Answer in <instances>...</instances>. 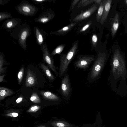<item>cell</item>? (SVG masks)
<instances>
[{
  "label": "cell",
  "mask_w": 127,
  "mask_h": 127,
  "mask_svg": "<svg viewBox=\"0 0 127 127\" xmlns=\"http://www.w3.org/2000/svg\"><path fill=\"white\" fill-rule=\"evenodd\" d=\"M91 21L89 22L84 26L80 30V32H82L86 31L91 25Z\"/></svg>",
  "instance_id": "f546056e"
},
{
  "label": "cell",
  "mask_w": 127,
  "mask_h": 127,
  "mask_svg": "<svg viewBox=\"0 0 127 127\" xmlns=\"http://www.w3.org/2000/svg\"><path fill=\"white\" fill-rule=\"evenodd\" d=\"M38 65L48 79L53 82L56 77L51 72L49 67L41 63H39Z\"/></svg>",
  "instance_id": "e0dca14e"
},
{
  "label": "cell",
  "mask_w": 127,
  "mask_h": 127,
  "mask_svg": "<svg viewBox=\"0 0 127 127\" xmlns=\"http://www.w3.org/2000/svg\"><path fill=\"white\" fill-rule=\"evenodd\" d=\"M112 63V73L114 77H125L126 70L125 61L118 49L114 52Z\"/></svg>",
  "instance_id": "3957f363"
},
{
  "label": "cell",
  "mask_w": 127,
  "mask_h": 127,
  "mask_svg": "<svg viewBox=\"0 0 127 127\" xmlns=\"http://www.w3.org/2000/svg\"><path fill=\"white\" fill-rule=\"evenodd\" d=\"M10 0H0V5H3L8 3Z\"/></svg>",
  "instance_id": "836d02e7"
},
{
  "label": "cell",
  "mask_w": 127,
  "mask_h": 127,
  "mask_svg": "<svg viewBox=\"0 0 127 127\" xmlns=\"http://www.w3.org/2000/svg\"><path fill=\"white\" fill-rule=\"evenodd\" d=\"M35 4H42L46 1H51L52 0H31Z\"/></svg>",
  "instance_id": "1f68e13d"
},
{
  "label": "cell",
  "mask_w": 127,
  "mask_h": 127,
  "mask_svg": "<svg viewBox=\"0 0 127 127\" xmlns=\"http://www.w3.org/2000/svg\"><path fill=\"white\" fill-rule=\"evenodd\" d=\"M34 32L37 43L41 46L44 43L45 39L48 34L43 30L36 27L34 28Z\"/></svg>",
  "instance_id": "7c38bea8"
},
{
  "label": "cell",
  "mask_w": 127,
  "mask_h": 127,
  "mask_svg": "<svg viewBox=\"0 0 127 127\" xmlns=\"http://www.w3.org/2000/svg\"><path fill=\"white\" fill-rule=\"evenodd\" d=\"M94 0H81L77 6L78 8L83 7L94 2Z\"/></svg>",
  "instance_id": "603a6c76"
},
{
  "label": "cell",
  "mask_w": 127,
  "mask_h": 127,
  "mask_svg": "<svg viewBox=\"0 0 127 127\" xmlns=\"http://www.w3.org/2000/svg\"><path fill=\"white\" fill-rule=\"evenodd\" d=\"M62 79L59 89L57 91L64 99H69L72 92V89L69 75L65 74Z\"/></svg>",
  "instance_id": "8992f818"
},
{
  "label": "cell",
  "mask_w": 127,
  "mask_h": 127,
  "mask_svg": "<svg viewBox=\"0 0 127 127\" xmlns=\"http://www.w3.org/2000/svg\"><path fill=\"white\" fill-rule=\"evenodd\" d=\"M77 24L76 22L72 23L56 31L51 32L50 34L63 36L71 30Z\"/></svg>",
  "instance_id": "4fadbf2b"
},
{
  "label": "cell",
  "mask_w": 127,
  "mask_h": 127,
  "mask_svg": "<svg viewBox=\"0 0 127 127\" xmlns=\"http://www.w3.org/2000/svg\"><path fill=\"white\" fill-rule=\"evenodd\" d=\"M43 52V59L47 66L55 73L56 76H59V72L57 68L54 64V61L53 57L49 51L45 42L40 46Z\"/></svg>",
  "instance_id": "52a82bcc"
},
{
  "label": "cell",
  "mask_w": 127,
  "mask_h": 127,
  "mask_svg": "<svg viewBox=\"0 0 127 127\" xmlns=\"http://www.w3.org/2000/svg\"><path fill=\"white\" fill-rule=\"evenodd\" d=\"M12 18L11 14L7 12H2L0 13V21Z\"/></svg>",
  "instance_id": "cb8c5ba5"
},
{
  "label": "cell",
  "mask_w": 127,
  "mask_h": 127,
  "mask_svg": "<svg viewBox=\"0 0 127 127\" xmlns=\"http://www.w3.org/2000/svg\"><path fill=\"white\" fill-rule=\"evenodd\" d=\"M6 75H0V82L4 81L3 78Z\"/></svg>",
  "instance_id": "8d00e7d4"
},
{
  "label": "cell",
  "mask_w": 127,
  "mask_h": 127,
  "mask_svg": "<svg viewBox=\"0 0 127 127\" xmlns=\"http://www.w3.org/2000/svg\"><path fill=\"white\" fill-rule=\"evenodd\" d=\"M107 61V57L105 52L98 53L87 76L89 82L95 81L100 78Z\"/></svg>",
  "instance_id": "6da1fadb"
},
{
  "label": "cell",
  "mask_w": 127,
  "mask_h": 127,
  "mask_svg": "<svg viewBox=\"0 0 127 127\" xmlns=\"http://www.w3.org/2000/svg\"><path fill=\"white\" fill-rule=\"evenodd\" d=\"M119 18L118 13L115 16L111 24V31L112 39H113L119 27Z\"/></svg>",
  "instance_id": "2e32d148"
},
{
  "label": "cell",
  "mask_w": 127,
  "mask_h": 127,
  "mask_svg": "<svg viewBox=\"0 0 127 127\" xmlns=\"http://www.w3.org/2000/svg\"><path fill=\"white\" fill-rule=\"evenodd\" d=\"M36 82V79L33 72L30 69L28 70L25 85L27 87H30L34 86Z\"/></svg>",
  "instance_id": "5bb4252c"
},
{
  "label": "cell",
  "mask_w": 127,
  "mask_h": 127,
  "mask_svg": "<svg viewBox=\"0 0 127 127\" xmlns=\"http://www.w3.org/2000/svg\"><path fill=\"white\" fill-rule=\"evenodd\" d=\"M0 52V74L3 73L5 71V68L3 67L4 62L3 54Z\"/></svg>",
  "instance_id": "4316f807"
},
{
  "label": "cell",
  "mask_w": 127,
  "mask_h": 127,
  "mask_svg": "<svg viewBox=\"0 0 127 127\" xmlns=\"http://www.w3.org/2000/svg\"><path fill=\"white\" fill-rule=\"evenodd\" d=\"M52 124L54 127H71L72 126L69 123L63 121L54 122Z\"/></svg>",
  "instance_id": "44dd1931"
},
{
  "label": "cell",
  "mask_w": 127,
  "mask_h": 127,
  "mask_svg": "<svg viewBox=\"0 0 127 127\" xmlns=\"http://www.w3.org/2000/svg\"><path fill=\"white\" fill-rule=\"evenodd\" d=\"M124 1L125 4H127V0H125Z\"/></svg>",
  "instance_id": "f35d334b"
},
{
  "label": "cell",
  "mask_w": 127,
  "mask_h": 127,
  "mask_svg": "<svg viewBox=\"0 0 127 127\" xmlns=\"http://www.w3.org/2000/svg\"><path fill=\"white\" fill-rule=\"evenodd\" d=\"M96 56L91 55H78L77 59L74 63L75 69L77 70H86L93 62Z\"/></svg>",
  "instance_id": "277c9868"
},
{
  "label": "cell",
  "mask_w": 127,
  "mask_h": 127,
  "mask_svg": "<svg viewBox=\"0 0 127 127\" xmlns=\"http://www.w3.org/2000/svg\"><path fill=\"white\" fill-rule=\"evenodd\" d=\"M112 0H104V5L103 15L100 22L102 25L107 20L111 6Z\"/></svg>",
  "instance_id": "9a60e30c"
},
{
  "label": "cell",
  "mask_w": 127,
  "mask_h": 127,
  "mask_svg": "<svg viewBox=\"0 0 127 127\" xmlns=\"http://www.w3.org/2000/svg\"><path fill=\"white\" fill-rule=\"evenodd\" d=\"M24 66H22L19 71L17 74V79L18 83L20 84L22 82L24 75Z\"/></svg>",
  "instance_id": "484cf974"
},
{
  "label": "cell",
  "mask_w": 127,
  "mask_h": 127,
  "mask_svg": "<svg viewBox=\"0 0 127 127\" xmlns=\"http://www.w3.org/2000/svg\"><path fill=\"white\" fill-rule=\"evenodd\" d=\"M30 99L33 103H39L41 102L40 98L36 93L34 92L31 95Z\"/></svg>",
  "instance_id": "d4e9b609"
},
{
  "label": "cell",
  "mask_w": 127,
  "mask_h": 127,
  "mask_svg": "<svg viewBox=\"0 0 127 127\" xmlns=\"http://www.w3.org/2000/svg\"><path fill=\"white\" fill-rule=\"evenodd\" d=\"M23 97L22 96H20L16 100V102L18 103H20L22 100Z\"/></svg>",
  "instance_id": "e575fe53"
},
{
  "label": "cell",
  "mask_w": 127,
  "mask_h": 127,
  "mask_svg": "<svg viewBox=\"0 0 127 127\" xmlns=\"http://www.w3.org/2000/svg\"><path fill=\"white\" fill-rule=\"evenodd\" d=\"M98 8V5L95 4H93L87 10L75 17L73 19V21L78 22L88 18L96 11Z\"/></svg>",
  "instance_id": "30bf717a"
},
{
  "label": "cell",
  "mask_w": 127,
  "mask_h": 127,
  "mask_svg": "<svg viewBox=\"0 0 127 127\" xmlns=\"http://www.w3.org/2000/svg\"><path fill=\"white\" fill-rule=\"evenodd\" d=\"M92 40L93 45L94 47H95L97 41V37L96 34H93Z\"/></svg>",
  "instance_id": "f1b7e54d"
},
{
  "label": "cell",
  "mask_w": 127,
  "mask_h": 127,
  "mask_svg": "<svg viewBox=\"0 0 127 127\" xmlns=\"http://www.w3.org/2000/svg\"><path fill=\"white\" fill-rule=\"evenodd\" d=\"M55 16L54 11L51 9L47 10L41 14L38 17L35 18L34 21L40 23H46L53 19Z\"/></svg>",
  "instance_id": "8fae6325"
},
{
  "label": "cell",
  "mask_w": 127,
  "mask_h": 127,
  "mask_svg": "<svg viewBox=\"0 0 127 127\" xmlns=\"http://www.w3.org/2000/svg\"><path fill=\"white\" fill-rule=\"evenodd\" d=\"M66 45L65 44H62L58 45L52 52L51 53V55L53 57L55 55L60 54L63 51Z\"/></svg>",
  "instance_id": "7402d4cb"
},
{
  "label": "cell",
  "mask_w": 127,
  "mask_h": 127,
  "mask_svg": "<svg viewBox=\"0 0 127 127\" xmlns=\"http://www.w3.org/2000/svg\"><path fill=\"white\" fill-rule=\"evenodd\" d=\"M21 21L19 18H12L4 21L1 27L8 31H13L21 26Z\"/></svg>",
  "instance_id": "9c48e42d"
},
{
  "label": "cell",
  "mask_w": 127,
  "mask_h": 127,
  "mask_svg": "<svg viewBox=\"0 0 127 127\" xmlns=\"http://www.w3.org/2000/svg\"><path fill=\"white\" fill-rule=\"evenodd\" d=\"M37 127H46L45 126H38Z\"/></svg>",
  "instance_id": "74e56055"
},
{
  "label": "cell",
  "mask_w": 127,
  "mask_h": 127,
  "mask_svg": "<svg viewBox=\"0 0 127 127\" xmlns=\"http://www.w3.org/2000/svg\"><path fill=\"white\" fill-rule=\"evenodd\" d=\"M102 1V0H94V2L96 4L100 5Z\"/></svg>",
  "instance_id": "d590c367"
},
{
  "label": "cell",
  "mask_w": 127,
  "mask_h": 127,
  "mask_svg": "<svg viewBox=\"0 0 127 127\" xmlns=\"http://www.w3.org/2000/svg\"><path fill=\"white\" fill-rule=\"evenodd\" d=\"M6 115L8 116L15 117H17L18 115V114L17 113L13 112L7 114Z\"/></svg>",
  "instance_id": "d6a6232c"
},
{
  "label": "cell",
  "mask_w": 127,
  "mask_h": 127,
  "mask_svg": "<svg viewBox=\"0 0 127 127\" xmlns=\"http://www.w3.org/2000/svg\"><path fill=\"white\" fill-rule=\"evenodd\" d=\"M31 34V29L29 25L24 24L22 25L18 35V43L25 50L27 48L26 40Z\"/></svg>",
  "instance_id": "ba28073f"
},
{
  "label": "cell",
  "mask_w": 127,
  "mask_h": 127,
  "mask_svg": "<svg viewBox=\"0 0 127 127\" xmlns=\"http://www.w3.org/2000/svg\"><path fill=\"white\" fill-rule=\"evenodd\" d=\"M15 92L8 88L3 87H0V100L1 101L5 97L13 95Z\"/></svg>",
  "instance_id": "d6986e66"
},
{
  "label": "cell",
  "mask_w": 127,
  "mask_h": 127,
  "mask_svg": "<svg viewBox=\"0 0 127 127\" xmlns=\"http://www.w3.org/2000/svg\"><path fill=\"white\" fill-rule=\"evenodd\" d=\"M78 40L74 41L72 43L71 48L66 54H61L58 72L59 77H62L67 73L69 65L78 51Z\"/></svg>",
  "instance_id": "7a4b0ae2"
},
{
  "label": "cell",
  "mask_w": 127,
  "mask_h": 127,
  "mask_svg": "<svg viewBox=\"0 0 127 127\" xmlns=\"http://www.w3.org/2000/svg\"><path fill=\"white\" fill-rule=\"evenodd\" d=\"M104 0L102 1L99 6L97 14L96 15V19L97 22H100L102 16L104 8Z\"/></svg>",
  "instance_id": "ffe728a7"
},
{
  "label": "cell",
  "mask_w": 127,
  "mask_h": 127,
  "mask_svg": "<svg viewBox=\"0 0 127 127\" xmlns=\"http://www.w3.org/2000/svg\"><path fill=\"white\" fill-rule=\"evenodd\" d=\"M40 108V106L34 105L32 106L28 110L29 112H35L38 111Z\"/></svg>",
  "instance_id": "83f0119b"
},
{
  "label": "cell",
  "mask_w": 127,
  "mask_h": 127,
  "mask_svg": "<svg viewBox=\"0 0 127 127\" xmlns=\"http://www.w3.org/2000/svg\"><path fill=\"white\" fill-rule=\"evenodd\" d=\"M80 0H74L72 1L69 10V12H71L73 10L75 5Z\"/></svg>",
  "instance_id": "4dcf8cb0"
},
{
  "label": "cell",
  "mask_w": 127,
  "mask_h": 127,
  "mask_svg": "<svg viewBox=\"0 0 127 127\" xmlns=\"http://www.w3.org/2000/svg\"><path fill=\"white\" fill-rule=\"evenodd\" d=\"M16 11L20 14L26 16H35L39 8L26 0H23L15 7Z\"/></svg>",
  "instance_id": "5b68a950"
},
{
  "label": "cell",
  "mask_w": 127,
  "mask_h": 127,
  "mask_svg": "<svg viewBox=\"0 0 127 127\" xmlns=\"http://www.w3.org/2000/svg\"><path fill=\"white\" fill-rule=\"evenodd\" d=\"M40 93L43 97L49 100L54 101L61 100V98L59 96L51 92L41 91Z\"/></svg>",
  "instance_id": "ac0fdd59"
}]
</instances>
